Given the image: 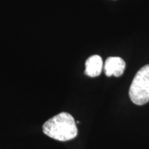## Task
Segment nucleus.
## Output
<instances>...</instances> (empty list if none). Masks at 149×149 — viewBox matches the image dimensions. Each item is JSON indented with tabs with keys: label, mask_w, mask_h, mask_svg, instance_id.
<instances>
[{
	"label": "nucleus",
	"mask_w": 149,
	"mask_h": 149,
	"mask_svg": "<svg viewBox=\"0 0 149 149\" xmlns=\"http://www.w3.org/2000/svg\"><path fill=\"white\" fill-rule=\"evenodd\" d=\"M129 97L136 105L142 106L149 102V64L136 73L130 86Z\"/></svg>",
	"instance_id": "nucleus-2"
},
{
	"label": "nucleus",
	"mask_w": 149,
	"mask_h": 149,
	"mask_svg": "<svg viewBox=\"0 0 149 149\" xmlns=\"http://www.w3.org/2000/svg\"><path fill=\"white\" fill-rule=\"evenodd\" d=\"M125 67V61L121 57H110L106 60L104 68L107 77H111L112 75L120 77L124 73Z\"/></svg>",
	"instance_id": "nucleus-3"
},
{
	"label": "nucleus",
	"mask_w": 149,
	"mask_h": 149,
	"mask_svg": "<svg viewBox=\"0 0 149 149\" xmlns=\"http://www.w3.org/2000/svg\"><path fill=\"white\" fill-rule=\"evenodd\" d=\"M85 74L91 77H97L103 68V61L100 55H95L87 59L85 63Z\"/></svg>",
	"instance_id": "nucleus-4"
},
{
	"label": "nucleus",
	"mask_w": 149,
	"mask_h": 149,
	"mask_svg": "<svg viewBox=\"0 0 149 149\" xmlns=\"http://www.w3.org/2000/svg\"><path fill=\"white\" fill-rule=\"evenodd\" d=\"M43 132L51 138L61 141H69L77 135V128L73 117L68 113H59L44 123Z\"/></svg>",
	"instance_id": "nucleus-1"
}]
</instances>
